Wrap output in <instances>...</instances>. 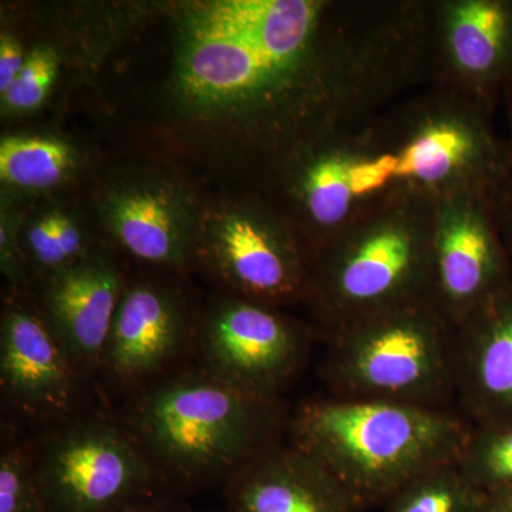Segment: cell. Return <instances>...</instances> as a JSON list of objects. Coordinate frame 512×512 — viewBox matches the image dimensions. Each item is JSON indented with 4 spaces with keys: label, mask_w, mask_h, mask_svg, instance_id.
<instances>
[{
    "label": "cell",
    "mask_w": 512,
    "mask_h": 512,
    "mask_svg": "<svg viewBox=\"0 0 512 512\" xmlns=\"http://www.w3.org/2000/svg\"><path fill=\"white\" fill-rule=\"evenodd\" d=\"M433 0H211L177 19L168 96L265 178L433 79Z\"/></svg>",
    "instance_id": "6da1fadb"
},
{
    "label": "cell",
    "mask_w": 512,
    "mask_h": 512,
    "mask_svg": "<svg viewBox=\"0 0 512 512\" xmlns=\"http://www.w3.org/2000/svg\"><path fill=\"white\" fill-rule=\"evenodd\" d=\"M289 414L282 399L244 392L197 366L173 370L128 397L119 420L177 491L227 484L284 443Z\"/></svg>",
    "instance_id": "7a4b0ae2"
},
{
    "label": "cell",
    "mask_w": 512,
    "mask_h": 512,
    "mask_svg": "<svg viewBox=\"0 0 512 512\" xmlns=\"http://www.w3.org/2000/svg\"><path fill=\"white\" fill-rule=\"evenodd\" d=\"M471 426L457 409L326 396L289 414L286 440L365 508L431 468L457 463Z\"/></svg>",
    "instance_id": "3957f363"
},
{
    "label": "cell",
    "mask_w": 512,
    "mask_h": 512,
    "mask_svg": "<svg viewBox=\"0 0 512 512\" xmlns=\"http://www.w3.org/2000/svg\"><path fill=\"white\" fill-rule=\"evenodd\" d=\"M436 201L380 202L339 231L311 262L306 305L328 336L357 319L424 299Z\"/></svg>",
    "instance_id": "277c9868"
},
{
    "label": "cell",
    "mask_w": 512,
    "mask_h": 512,
    "mask_svg": "<svg viewBox=\"0 0 512 512\" xmlns=\"http://www.w3.org/2000/svg\"><path fill=\"white\" fill-rule=\"evenodd\" d=\"M328 338L329 396L454 409L456 330L426 299L357 319Z\"/></svg>",
    "instance_id": "5b68a950"
},
{
    "label": "cell",
    "mask_w": 512,
    "mask_h": 512,
    "mask_svg": "<svg viewBox=\"0 0 512 512\" xmlns=\"http://www.w3.org/2000/svg\"><path fill=\"white\" fill-rule=\"evenodd\" d=\"M32 441L43 512H120L174 490L119 417L83 412Z\"/></svg>",
    "instance_id": "8992f818"
},
{
    "label": "cell",
    "mask_w": 512,
    "mask_h": 512,
    "mask_svg": "<svg viewBox=\"0 0 512 512\" xmlns=\"http://www.w3.org/2000/svg\"><path fill=\"white\" fill-rule=\"evenodd\" d=\"M194 259L229 295L281 309L308 298L311 259L266 197L247 195L200 214Z\"/></svg>",
    "instance_id": "52a82bcc"
},
{
    "label": "cell",
    "mask_w": 512,
    "mask_h": 512,
    "mask_svg": "<svg viewBox=\"0 0 512 512\" xmlns=\"http://www.w3.org/2000/svg\"><path fill=\"white\" fill-rule=\"evenodd\" d=\"M312 330L281 308L227 295L195 326L198 366L244 392L281 399L308 363Z\"/></svg>",
    "instance_id": "ba28073f"
},
{
    "label": "cell",
    "mask_w": 512,
    "mask_h": 512,
    "mask_svg": "<svg viewBox=\"0 0 512 512\" xmlns=\"http://www.w3.org/2000/svg\"><path fill=\"white\" fill-rule=\"evenodd\" d=\"M512 284V259L491 192L458 191L434 204L426 299L454 329Z\"/></svg>",
    "instance_id": "9c48e42d"
},
{
    "label": "cell",
    "mask_w": 512,
    "mask_h": 512,
    "mask_svg": "<svg viewBox=\"0 0 512 512\" xmlns=\"http://www.w3.org/2000/svg\"><path fill=\"white\" fill-rule=\"evenodd\" d=\"M90 380L79 372L39 309L9 302L0 322L2 399L20 420L46 427L86 412Z\"/></svg>",
    "instance_id": "30bf717a"
},
{
    "label": "cell",
    "mask_w": 512,
    "mask_h": 512,
    "mask_svg": "<svg viewBox=\"0 0 512 512\" xmlns=\"http://www.w3.org/2000/svg\"><path fill=\"white\" fill-rule=\"evenodd\" d=\"M195 326L183 296L171 286L127 284L97 377L114 394L133 396L173 372L194 345Z\"/></svg>",
    "instance_id": "8fae6325"
},
{
    "label": "cell",
    "mask_w": 512,
    "mask_h": 512,
    "mask_svg": "<svg viewBox=\"0 0 512 512\" xmlns=\"http://www.w3.org/2000/svg\"><path fill=\"white\" fill-rule=\"evenodd\" d=\"M431 40V83L500 109L512 82V0H433Z\"/></svg>",
    "instance_id": "7c38bea8"
},
{
    "label": "cell",
    "mask_w": 512,
    "mask_h": 512,
    "mask_svg": "<svg viewBox=\"0 0 512 512\" xmlns=\"http://www.w3.org/2000/svg\"><path fill=\"white\" fill-rule=\"evenodd\" d=\"M99 214L111 239L140 261L177 269L194 259L200 212L174 181L156 175L117 181L101 194Z\"/></svg>",
    "instance_id": "4fadbf2b"
},
{
    "label": "cell",
    "mask_w": 512,
    "mask_h": 512,
    "mask_svg": "<svg viewBox=\"0 0 512 512\" xmlns=\"http://www.w3.org/2000/svg\"><path fill=\"white\" fill-rule=\"evenodd\" d=\"M127 282L109 255L94 249L43 286L39 312L87 380L97 379Z\"/></svg>",
    "instance_id": "5bb4252c"
},
{
    "label": "cell",
    "mask_w": 512,
    "mask_h": 512,
    "mask_svg": "<svg viewBox=\"0 0 512 512\" xmlns=\"http://www.w3.org/2000/svg\"><path fill=\"white\" fill-rule=\"evenodd\" d=\"M454 330L457 412L471 424L512 423V284Z\"/></svg>",
    "instance_id": "9a60e30c"
},
{
    "label": "cell",
    "mask_w": 512,
    "mask_h": 512,
    "mask_svg": "<svg viewBox=\"0 0 512 512\" xmlns=\"http://www.w3.org/2000/svg\"><path fill=\"white\" fill-rule=\"evenodd\" d=\"M225 488L231 512H360L349 491L318 461L286 443L269 448Z\"/></svg>",
    "instance_id": "2e32d148"
},
{
    "label": "cell",
    "mask_w": 512,
    "mask_h": 512,
    "mask_svg": "<svg viewBox=\"0 0 512 512\" xmlns=\"http://www.w3.org/2000/svg\"><path fill=\"white\" fill-rule=\"evenodd\" d=\"M82 157L69 141L39 134H16L0 143V180L16 191L43 192L66 184Z\"/></svg>",
    "instance_id": "e0dca14e"
},
{
    "label": "cell",
    "mask_w": 512,
    "mask_h": 512,
    "mask_svg": "<svg viewBox=\"0 0 512 512\" xmlns=\"http://www.w3.org/2000/svg\"><path fill=\"white\" fill-rule=\"evenodd\" d=\"M20 245L28 271L33 269L43 282L94 251L82 222L63 208L36 214L20 231Z\"/></svg>",
    "instance_id": "ac0fdd59"
},
{
    "label": "cell",
    "mask_w": 512,
    "mask_h": 512,
    "mask_svg": "<svg viewBox=\"0 0 512 512\" xmlns=\"http://www.w3.org/2000/svg\"><path fill=\"white\" fill-rule=\"evenodd\" d=\"M485 495L456 463L444 464L400 488L387 501V512H478Z\"/></svg>",
    "instance_id": "d6986e66"
},
{
    "label": "cell",
    "mask_w": 512,
    "mask_h": 512,
    "mask_svg": "<svg viewBox=\"0 0 512 512\" xmlns=\"http://www.w3.org/2000/svg\"><path fill=\"white\" fill-rule=\"evenodd\" d=\"M456 464L484 493L512 487V423L473 424Z\"/></svg>",
    "instance_id": "ffe728a7"
},
{
    "label": "cell",
    "mask_w": 512,
    "mask_h": 512,
    "mask_svg": "<svg viewBox=\"0 0 512 512\" xmlns=\"http://www.w3.org/2000/svg\"><path fill=\"white\" fill-rule=\"evenodd\" d=\"M0 512H43L37 491L32 441L8 426L0 451Z\"/></svg>",
    "instance_id": "44dd1931"
},
{
    "label": "cell",
    "mask_w": 512,
    "mask_h": 512,
    "mask_svg": "<svg viewBox=\"0 0 512 512\" xmlns=\"http://www.w3.org/2000/svg\"><path fill=\"white\" fill-rule=\"evenodd\" d=\"M62 70V56L52 45L40 43L32 47L18 79L2 97L6 113L25 114L40 109L50 96Z\"/></svg>",
    "instance_id": "7402d4cb"
},
{
    "label": "cell",
    "mask_w": 512,
    "mask_h": 512,
    "mask_svg": "<svg viewBox=\"0 0 512 512\" xmlns=\"http://www.w3.org/2000/svg\"><path fill=\"white\" fill-rule=\"evenodd\" d=\"M501 109L504 111L505 157L503 170L491 191V201L501 237L512 259V82L505 89Z\"/></svg>",
    "instance_id": "603a6c76"
},
{
    "label": "cell",
    "mask_w": 512,
    "mask_h": 512,
    "mask_svg": "<svg viewBox=\"0 0 512 512\" xmlns=\"http://www.w3.org/2000/svg\"><path fill=\"white\" fill-rule=\"evenodd\" d=\"M28 52L23 49L18 37L2 33L0 37V94L12 86L25 66Z\"/></svg>",
    "instance_id": "cb8c5ba5"
},
{
    "label": "cell",
    "mask_w": 512,
    "mask_h": 512,
    "mask_svg": "<svg viewBox=\"0 0 512 512\" xmlns=\"http://www.w3.org/2000/svg\"><path fill=\"white\" fill-rule=\"evenodd\" d=\"M120 512H188L177 500V491L167 490Z\"/></svg>",
    "instance_id": "d4e9b609"
},
{
    "label": "cell",
    "mask_w": 512,
    "mask_h": 512,
    "mask_svg": "<svg viewBox=\"0 0 512 512\" xmlns=\"http://www.w3.org/2000/svg\"><path fill=\"white\" fill-rule=\"evenodd\" d=\"M478 512H512V487L487 493Z\"/></svg>",
    "instance_id": "484cf974"
},
{
    "label": "cell",
    "mask_w": 512,
    "mask_h": 512,
    "mask_svg": "<svg viewBox=\"0 0 512 512\" xmlns=\"http://www.w3.org/2000/svg\"><path fill=\"white\" fill-rule=\"evenodd\" d=\"M218 512H231V511H228L227 508H225L224 511H218Z\"/></svg>",
    "instance_id": "4316f807"
}]
</instances>
